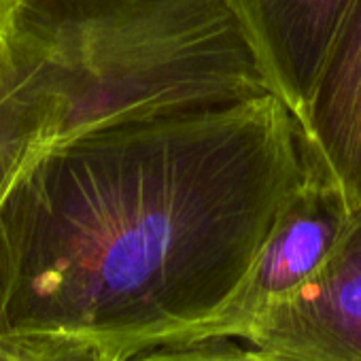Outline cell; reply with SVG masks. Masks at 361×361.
<instances>
[{
	"mask_svg": "<svg viewBox=\"0 0 361 361\" xmlns=\"http://www.w3.org/2000/svg\"><path fill=\"white\" fill-rule=\"evenodd\" d=\"M43 151L37 115L22 98L0 45V202Z\"/></svg>",
	"mask_w": 361,
	"mask_h": 361,
	"instance_id": "52a82bcc",
	"label": "cell"
},
{
	"mask_svg": "<svg viewBox=\"0 0 361 361\" xmlns=\"http://www.w3.org/2000/svg\"><path fill=\"white\" fill-rule=\"evenodd\" d=\"M106 353L62 338L0 336V361H100Z\"/></svg>",
	"mask_w": 361,
	"mask_h": 361,
	"instance_id": "ba28073f",
	"label": "cell"
},
{
	"mask_svg": "<svg viewBox=\"0 0 361 361\" xmlns=\"http://www.w3.org/2000/svg\"><path fill=\"white\" fill-rule=\"evenodd\" d=\"M130 361H266L251 346H240L236 340H202L192 344L157 346L138 353Z\"/></svg>",
	"mask_w": 361,
	"mask_h": 361,
	"instance_id": "9c48e42d",
	"label": "cell"
},
{
	"mask_svg": "<svg viewBox=\"0 0 361 361\" xmlns=\"http://www.w3.org/2000/svg\"><path fill=\"white\" fill-rule=\"evenodd\" d=\"M276 96L111 123L41 153L0 202V336L130 361L217 314L304 183Z\"/></svg>",
	"mask_w": 361,
	"mask_h": 361,
	"instance_id": "6da1fadb",
	"label": "cell"
},
{
	"mask_svg": "<svg viewBox=\"0 0 361 361\" xmlns=\"http://www.w3.org/2000/svg\"><path fill=\"white\" fill-rule=\"evenodd\" d=\"M0 45L45 151L134 117L274 94L226 0H0Z\"/></svg>",
	"mask_w": 361,
	"mask_h": 361,
	"instance_id": "7a4b0ae2",
	"label": "cell"
},
{
	"mask_svg": "<svg viewBox=\"0 0 361 361\" xmlns=\"http://www.w3.org/2000/svg\"><path fill=\"white\" fill-rule=\"evenodd\" d=\"M226 5L272 92L300 119L355 0H226Z\"/></svg>",
	"mask_w": 361,
	"mask_h": 361,
	"instance_id": "5b68a950",
	"label": "cell"
},
{
	"mask_svg": "<svg viewBox=\"0 0 361 361\" xmlns=\"http://www.w3.org/2000/svg\"><path fill=\"white\" fill-rule=\"evenodd\" d=\"M308 157L361 209V0L350 7L300 115Z\"/></svg>",
	"mask_w": 361,
	"mask_h": 361,
	"instance_id": "8992f818",
	"label": "cell"
},
{
	"mask_svg": "<svg viewBox=\"0 0 361 361\" xmlns=\"http://www.w3.org/2000/svg\"><path fill=\"white\" fill-rule=\"evenodd\" d=\"M100 361H123V359L119 355H115V353H106Z\"/></svg>",
	"mask_w": 361,
	"mask_h": 361,
	"instance_id": "30bf717a",
	"label": "cell"
},
{
	"mask_svg": "<svg viewBox=\"0 0 361 361\" xmlns=\"http://www.w3.org/2000/svg\"><path fill=\"white\" fill-rule=\"evenodd\" d=\"M243 340L266 361H361V209L327 266Z\"/></svg>",
	"mask_w": 361,
	"mask_h": 361,
	"instance_id": "277c9868",
	"label": "cell"
},
{
	"mask_svg": "<svg viewBox=\"0 0 361 361\" xmlns=\"http://www.w3.org/2000/svg\"><path fill=\"white\" fill-rule=\"evenodd\" d=\"M355 217L357 211L342 188L308 157L304 183L283 207L234 295L178 344L243 340L266 310L298 293L327 266L344 243Z\"/></svg>",
	"mask_w": 361,
	"mask_h": 361,
	"instance_id": "3957f363",
	"label": "cell"
}]
</instances>
